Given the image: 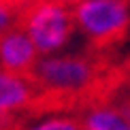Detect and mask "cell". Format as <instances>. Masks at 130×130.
<instances>
[{"mask_svg":"<svg viewBox=\"0 0 130 130\" xmlns=\"http://www.w3.org/2000/svg\"><path fill=\"white\" fill-rule=\"evenodd\" d=\"M24 120V117H21ZM19 130H83L79 115H51L43 120H24Z\"/></svg>","mask_w":130,"mask_h":130,"instance_id":"6","label":"cell"},{"mask_svg":"<svg viewBox=\"0 0 130 130\" xmlns=\"http://www.w3.org/2000/svg\"><path fill=\"white\" fill-rule=\"evenodd\" d=\"M39 60L41 53L36 45L21 28H13L0 36V66L4 70L28 75Z\"/></svg>","mask_w":130,"mask_h":130,"instance_id":"4","label":"cell"},{"mask_svg":"<svg viewBox=\"0 0 130 130\" xmlns=\"http://www.w3.org/2000/svg\"><path fill=\"white\" fill-rule=\"evenodd\" d=\"M36 45L41 56H49L70 41L77 30L73 7L58 0H32L19 17V26Z\"/></svg>","mask_w":130,"mask_h":130,"instance_id":"2","label":"cell"},{"mask_svg":"<svg viewBox=\"0 0 130 130\" xmlns=\"http://www.w3.org/2000/svg\"><path fill=\"white\" fill-rule=\"evenodd\" d=\"M73 17L85 49L98 56H115L130 36V0H83L73 4Z\"/></svg>","mask_w":130,"mask_h":130,"instance_id":"1","label":"cell"},{"mask_svg":"<svg viewBox=\"0 0 130 130\" xmlns=\"http://www.w3.org/2000/svg\"><path fill=\"white\" fill-rule=\"evenodd\" d=\"M39 88L30 75L11 73L0 66V120L2 117H28Z\"/></svg>","mask_w":130,"mask_h":130,"instance_id":"3","label":"cell"},{"mask_svg":"<svg viewBox=\"0 0 130 130\" xmlns=\"http://www.w3.org/2000/svg\"><path fill=\"white\" fill-rule=\"evenodd\" d=\"M32 0H0V36L19 26V17Z\"/></svg>","mask_w":130,"mask_h":130,"instance_id":"7","label":"cell"},{"mask_svg":"<svg viewBox=\"0 0 130 130\" xmlns=\"http://www.w3.org/2000/svg\"><path fill=\"white\" fill-rule=\"evenodd\" d=\"M83 130H130V113L122 100L98 105L79 113Z\"/></svg>","mask_w":130,"mask_h":130,"instance_id":"5","label":"cell"},{"mask_svg":"<svg viewBox=\"0 0 130 130\" xmlns=\"http://www.w3.org/2000/svg\"><path fill=\"white\" fill-rule=\"evenodd\" d=\"M58 2H62V4H68V7H73V4H77V2H83V0H58Z\"/></svg>","mask_w":130,"mask_h":130,"instance_id":"8","label":"cell"}]
</instances>
